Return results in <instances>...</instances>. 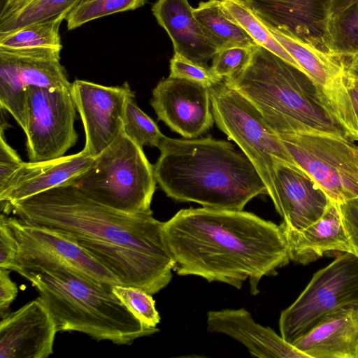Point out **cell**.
<instances>
[{"instance_id": "obj_1", "label": "cell", "mask_w": 358, "mask_h": 358, "mask_svg": "<svg viewBox=\"0 0 358 358\" xmlns=\"http://www.w3.org/2000/svg\"><path fill=\"white\" fill-rule=\"evenodd\" d=\"M164 234L179 275H196L240 289L289 262L280 225L243 211L208 207L182 209L164 222Z\"/></svg>"}, {"instance_id": "obj_2", "label": "cell", "mask_w": 358, "mask_h": 358, "mask_svg": "<svg viewBox=\"0 0 358 358\" xmlns=\"http://www.w3.org/2000/svg\"><path fill=\"white\" fill-rule=\"evenodd\" d=\"M17 242L18 252L10 271L38 290L58 331L80 332L117 345H130L159 331L138 320L113 293L112 287L89 278L40 248Z\"/></svg>"}, {"instance_id": "obj_3", "label": "cell", "mask_w": 358, "mask_h": 358, "mask_svg": "<svg viewBox=\"0 0 358 358\" xmlns=\"http://www.w3.org/2000/svg\"><path fill=\"white\" fill-rule=\"evenodd\" d=\"M158 148L157 183L176 201L243 210L253 198L268 194L248 157L227 141L164 136Z\"/></svg>"}, {"instance_id": "obj_4", "label": "cell", "mask_w": 358, "mask_h": 358, "mask_svg": "<svg viewBox=\"0 0 358 358\" xmlns=\"http://www.w3.org/2000/svg\"><path fill=\"white\" fill-rule=\"evenodd\" d=\"M5 214L76 240L118 245L153 255L172 257L164 222L150 214H133L101 204L66 182L1 207Z\"/></svg>"}, {"instance_id": "obj_5", "label": "cell", "mask_w": 358, "mask_h": 358, "mask_svg": "<svg viewBox=\"0 0 358 358\" xmlns=\"http://www.w3.org/2000/svg\"><path fill=\"white\" fill-rule=\"evenodd\" d=\"M224 80L251 102L277 134L319 133L350 140L313 80L260 45L252 47L241 72Z\"/></svg>"}, {"instance_id": "obj_6", "label": "cell", "mask_w": 358, "mask_h": 358, "mask_svg": "<svg viewBox=\"0 0 358 358\" xmlns=\"http://www.w3.org/2000/svg\"><path fill=\"white\" fill-rule=\"evenodd\" d=\"M69 182L90 199L133 214H150L156 189L154 166L122 131L90 166Z\"/></svg>"}, {"instance_id": "obj_7", "label": "cell", "mask_w": 358, "mask_h": 358, "mask_svg": "<svg viewBox=\"0 0 358 358\" xmlns=\"http://www.w3.org/2000/svg\"><path fill=\"white\" fill-rule=\"evenodd\" d=\"M212 112L217 127L248 157L265 183L271 200L275 196L274 159L295 164L278 134L257 108L223 80L210 87Z\"/></svg>"}, {"instance_id": "obj_8", "label": "cell", "mask_w": 358, "mask_h": 358, "mask_svg": "<svg viewBox=\"0 0 358 358\" xmlns=\"http://www.w3.org/2000/svg\"><path fill=\"white\" fill-rule=\"evenodd\" d=\"M345 308H358V257L350 252L315 273L296 300L281 312L280 336L292 344L326 317Z\"/></svg>"}, {"instance_id": "obj_9", "label": "cell", "mask_w": 358, "mask_h": 358, "mask_svg": "<svg viewBox=\"0 0 358 358\" xmlns=\"http://www.w3.org/2000/svg\"><path fill=\"white\" fill-rule=\"evenodd\" d=\"M296 165L339 204L358 198V146L352 141L319 133L278 134Z\"/></svg>"}, {"instance_id": "obj_10", "label": "cell", "mask_w": 358, "mask_h": 358, "mask_svg": "<svg viewBox=\"0 0 358 358\" xmlns=\"http://www.w3.org/2000/svg\"><path fill=\"white\" fill-rule=\"evenodd\" d=\"M29 113L25 131L29 162L58 159L76 143V106L71 90L28 87Z\"/></svg>"}, {"instance_id": "obj_11", "label": "cell", "mask_w": 358, "mask_h": 358, "mask_svg": "<svg viewBox=\"0 0 358 358\" xmlns=\"http://www.w3.org/2000/svg\"><path fill=\"white\" fill-rule=\"evenodd\" d=\"M71 92L85 130L83 150L94 158L123 131L126 106L135 93L127 82L105 86L83 80L73 81Z\"/></svg>"}, {"instance_id": "obj_12", "label": "cell", "mask_w": 358, "mask_h": 358, "mask_svg": "<svg viewBox=\"0 0 358 358\" xmlns=\"http://www.w3.org/2000/svg\"><path fill=\"white\" fill-rule=\"evenodd\" d=\"M150 105L159 120L185 138H196L214 122L210 87L169 76L152 90Z\"/></svg>"}, {"instance_id": "obj_13", "label": "cell", "mask_w": 358, "mask_h": 358, "mask_svg": "<svg viewBox=\"0 0 358 358\" xmlns=\"http://www.w3.org/2000/svg\"><path fill=\"white\" fill-rule=\"evenodd\" d=\"M268 27L337 55L329 36L331 0H243Z\"/></svg>"}, {"instance_id": "obj_14", "label": "cell", "mask_w": 358, "mask_h": 358, "mask_svg": "<svg viewBox=\"0 0 358 358\" xmlns=\"http://www.w3.org/2000/svg\"><path fill=\"white\" fill-rule=\"evenodd\" d=\"M275 210L282 218L280 224L285 238L299 233L319 220L330 200L303 169L274 159Z\"/></svg>"}, {"instance_id": "obj_15", "label": "cell", "mask_w": 358, "mask_h": 358, "mask_svg": "<svg viewBox=\"0 0 358 358\" xmlns=\"http://www.w3.org/2000/svg\"><path fill=\"white\" fill-rule=\"evenodd\" d=\"M58 331L53 315L40 296L0 322L1 358H46Z\"/></svg>"}, {"instance_id": "obj_16", "label": "cell", "mask_w": 358, "mask_h": 358, "mask_svg": "<svg viewBox=\"0 0 358 358\" xmlns=\"http://www.w3.org/2000/svg\"><path fill=\"white\" fill-rule=\"evenodd\" d=\"M207 329L225 334L246 347L260 358H308L269 327L262 326L245 308L210 310L207 313Z\"/></svg>"}, {"instance_id": "obj_17", "label": "cell", "mask_w": 358, "mask_h": 358, "mask_svg": "<svg viewBox=\"0 0 358 358\" xmlns=\"http://www.w3.org/2000/svg\"><path fill=\"white\" fill-rule=\"evenodd\" d=\"M94 158L83 150L58 159L41 162H24L0 188L1 206H8L69 182L87 169Z\"/></svg>"}, {"instance_id": "obj_18", "label": "cell", "mask_w": 358, "mask_h": 358, "mask_svg": "<svg viewBox=\"0 0 358 358\" xmlns=\"http://www.w3.org/2000/svg\"><path fill=\"white\" fill-rule=\"evenodd\" d=\"M17 241L35 246L62 259L85 276L113 287L118 280L78 245L75 238L4 213Z\"/></svg>"}, {"instance_id": "obj_19", "label": "cell", "mask_w": 358, "mask_h": 358, "mask_svg": "<svg viewBox=\"0 0 358 358\" xmlns=\"http://www.w3.org/2000/svg\"><path fill=\"white\" fill-rule=\"evenodd\" d=\"M61 50L0 47V75L11 79L26 90L30 86L49 90H71L72 83L59 62Z\"/></svg>"}, {"instance_id": "obj_20", "label": "cell", "mask_w": 358, "mask_h": 358, "mask_svg": "<svg viewBox=\"0 0 358 358\" xmlns=\"http://www.w3.org/2000/svg\"><path fill=\"white\" fill-rule=\"evenodd\" d=\"M188 0H157L152 11L159 24L169 36L174 53L203 67L217 50L205 35Z\"/></svg>"}, {"instance_id": "obj_21", "label": "cell", "mask_w": 358, "mask_h": 358, "mask_svg": "<svg viewBox=\"0 0 358 358\" xmlns=\"http://www.w3.org/2000/svg\"><path fill=\"white\" fill-rule=\"evenodd\" d=\"M292 344L308 358H358V308L333 313Z\"/></svg>"}, {"instance_id": "obj_22", "label": "cell", "mask_w": 358, "mask_h": 358, "mask_svg": "<svg viewBox=\"0 0 358 358\" xmlns=\"http://www.w3.org/2000/svg\"><path fill=\"white\" fill-rule=\"evenodd\" d=\"M285 240L289 259L302 264L330 251L353 252L338 204L331 201L319 220Z\"/></svg>"}, {"instance_id": "obj_23", "label": "cell", "mask_w": 358, "mask_h": 358, "mask_svg": "<svg viewBox=\"0 0 358 358\" xmlns=\"http://www.w3.org/2000/svg\"><path fill=\"white\" fill-rule=\"evenodd\" d=\"M193 13L217 52L232 47L258 45L227 15L220 0L201 1L194 8Z\"/></svg>"}, {"instance_id": "obj_24", "label": "cell", "mask_w": 358, "mask_h": 358, "mask_svg": "<svg viewBox=\"0 0 358 358\" xmlns=\"http://www.w3.org/2000/svg\"><path fill=\"white\" fill-rule=\"evenodd\" d=\"M220 1L227 15L237 23L258 45L268 50L301 69L292 57L273 36L268 28L243 0Z\"/></svg>"}, {"instance_id": "obj_25", "label": "cell", "mask_w": 358, "mask_h": 358, "mask_svg": "<svg viewBox=\"0 0 358 358\" xmlns=\"http://www.w3.org/2000/svg\"><path fill=\"white\" fill-rule=\"evenodd\" d=\"M80 1L34 0L17 12L0 20V36L36 23L65 20Z\"/></svg>"}, {"instance_id": "obj_26", "label": "cell", "mask_w": 358, "mask_h": 358, "mask_svg": "<svg viewBox=\"0 0 358 358\" xmlns=\"http://www.w3.org/2000/svg\"><path fill=\"white\" fill-rule=\"evenodd\" d=\"M64 19L36 23L12 33L0 36V47L22 49L52 48L62 49L59 28Z\"/></svg>"}, {"instance_id": "obj_27", "label": "cell", "mask_w": 358, "mask_h": 358, "mask_svg": "<svg viewBox=\"0 0 358 358\" xmlns=\"http://www.w3.org/2000/svg\"><path fill=\"white\" fill-rule=\"evenodd\" d=\"M329 36L336 54H358V0L330 18Z\"/></svg>"}, {"instance_id": "obj_28", "label": "cell", "mask_w": 358, "mask_h": 358, "mask_svg": "<svg viewBox=\"0 0 358 358\" xmlns=\"http://www.w3.org/2000/svg\"><path fill=\"white\" fill-rule=\"evenodd\" d=\"M147 0H80L66 17L67 28L74 29L95 19L135 10Z\"/></svg>"}, {"instance_id": "obj_29", "label": "cell", "mask_w": 358, "mask_h": 358, "mask_svg": "<svg viewBox=\"0 0 358 358\" xmlns=\"http://www.w3.org/2000/svg\"><path fill=\"white\" fill-rule=\"evenodd\" d=\"M123 131L142 148L145 145L158 148L164 136L154 120L138 106L135 97L127 103Z\"/></svg>"}, {"instance_id": "obj_30", "label": "cell", "mask_w": 358, "mask_h": 358, "mask_svg": "<svg viewBox=\"0 0 358 358\" xmlns=\"http://www.w3.org/2000/svg\"><path fill=\"white\" fill-rule=\"evenodd\" d=\"M112 292L142 323L157 327L160 322V316L152 294L141 288L122 285H113Z\"/></svg>"}, {"instance_id": "obj_31", "label": "cell", "mask_w": 358, "mask_h": 358, "mask_svg": "<svg viewBox=\"0 0 358 358\" xmlns=\"http://www.w3.org/2000/svg\"><path fill=\"white\" fill-rule=\"evenodd\" d=\"M252 47H232L216 52L210 69L223 79L231 78L241 72L249 64Z\"/></svg>"}, {"instance_id": "obj_32", "label": "cell", "mask_w": 358, "mask_h": 358, "mask_svg": "<svg viewBox=\"0 0 358 358\" xmlns=\"http://www.w3.org/2000/svg\"><path fill=\"white\" fill-rule=\"evenodd\" d=\"M169 76L197 82L208 87L224 80L215 75L210 67L201 66L176 53L170 60Z\"/></svg>"}, {"instance_id": "obj_33", "label": "cell", "mask_w": 358, "mask_h": 358, "mask_svg": "<svg viewBox=\"0 0 358 358\" xmlns=\"http://www.w3.org/2000/svg\"><path fill=\"white\" fill-rule=\"evenodd\" d=\"M9 126L3 119L2 114L0 129V188L7 183L24 164L17 152L10 146L6 140L4 131Z\"/></svg>"}, {"instance_id": "obj_34", "label": "cell", "mask_w": 358, "mask_h": 358, "mask_svg": "<svg viewBox=\"0 0 358 358\" xmlns=\"http://www.w3.org/2000/svg\"><path fill=\"white\" fill-rule=\"evenodd\" d=\"M18 252L17 242L6 223L4 213L0 216V268L10 270Z\"/></svg>"}, {"instance_id": "obj_35", "label": "cell", "mask_w": 358, "mask_h": 358, "mask_svg": "<svg viewBox=\"0 0 358 358\" xmlns=\"http://www.w3.org/2000/svg\"><path fill=\"white\" fill-rule=\"evenodd\" d=\"M353 253L358 257V198L338 204Z\"/></svg>"}, {"instance_id": "obj_36", "label": "cell", "mask_w": 358, "mask_h": 358, "mask_svg": "<svg viewBox=\"0 0 358 358\" xmlns=\"http://www.w3.org/2000/svg\"><path fill=\"white\" fill-rule=\"evenodd\" d=\"M10 270L0 268V315H7V311L16 298L18 289L15 282L10 278Z\"/></svg>"}, {"instance_id": "obj_37", "label": "cell", "mask_w": 358, "mask_h": 358, "mask_svg": "<svg viewBox=\"0 0 358 358\" xmlns=\"http://www.w3.org/2000/svg\"><path fill=\"white\" fill-rule=\"evenodd\" d=\"M343 78L358 90V54L343 56Z\"/></svg>"}, {"instance_id": "obj_38", "label": "cell", "mask_w": 358, "mask_h": 358, "mask_svg": "<svg viewBox=\"0 0 358 358\" xmlns=\"http://www.w3.org/2000/svg\"><path fill=\"white\" fill-rule=\"evenodd\" d=\"M34 0H1L0 20L23 8Z\"/></svg>"}, {"instance_id": "obj_39", "label": "cell", "mask_w": 358, "mask_h": 358, "mask_svg": "<svg viewBox=\"0 0 358 358\" xmlns=\"http://www.w3.org/2000/svg\"><path fill=\"white\" fill-rule=\"evenodd\" d=\"M357 0H331V17L336 15Z\"/></svg>"}, {"instance_id": "obj_40", "label": "cell", "mask_w": 358, "mask_h": 358, "mask_svg": "<svg viewBox=\"0 0 358 358\" xmlns=\"http://www.w3.org/2000/svg\"><path fill=\"white\" fill-rule=\"evenodd\" d=\"M343 83L348 90L350 99L352 101V104L355 109V113L356 115L357 124H358V90L355 88L353 85L345 81L343 78Z\"/></svg>"}]
</instances>
